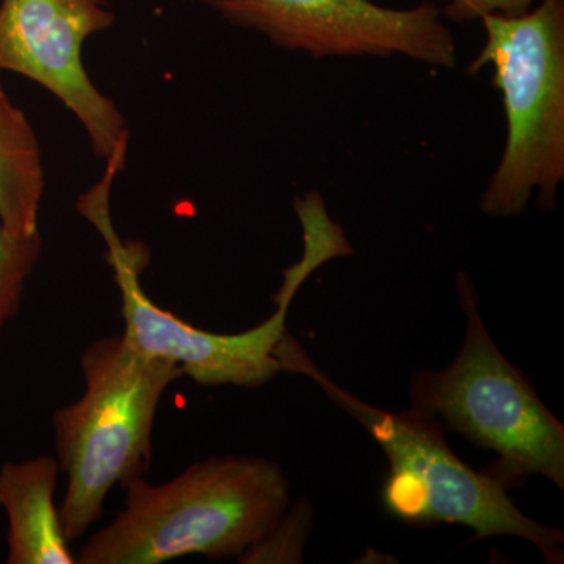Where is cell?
Wrapping results in <instances>:
<instances>
[{
    "label": "cell",
    "instance_id": "277c9868",
    "mask_svg": "<svg viewBox=\"0 0 564 564\" xmlns=\"http://www.w3.org/2000/svg\"><path fill=\"white\" fill-rule=\"evenodd\" d=\"M486 46L469 73L492 65L508 120L507 150L481 209L516 217L532 192L541 209L555 206L564 177V0H541L522 17L481 18Z\"/></svg>",
    "mask_w": 564,
    "mask_h": 564
},
{
    "label": "cell",
    "instance_id": "7c38bea8",
    "mask_svg": "<svg viewBox=\"0 0 564 564\" xmlns=\"http://www.w3.org/2000/svg\"><path fill=\"white\" fill-rule=\"evenodd\" d=\"M534 2L541 0H447L445 14L454 21L481 20L488 14L522 17Z\"/></svg>",
    "mask_w": 564,
    "mask_h": 564
},
{
    "label": "cell",
    "instance_id": "9c48e42d",
    "mask_svg": "<svg viewBox=\"0 0 564 564\" xmlns=\"http://www.w3.org/2000/svg\"><path fill=\"white\" fill-rule=\"evenodd\" d=\"M61 464L41 455L0 467V507L9 519V564H74L54 505Z\"/></svg>",
    "mask_w": 564,
    "mask_h": 564
},
{
    "label": "cell",
    "instance_id": "5b68a950",
    "mask_svg": "<svg viewBox=\"0 0 564 564\" xmlns=\"http://www.w3.org/2000/svg\"><path fill=\"white\" fill-rule=\"evenodd\" d=\"M458 288L466 313L462 350L447 369L413 375L410 410L441 419L470 443L496 452L499 462L486 474L505 486L538 474L563 491V423L492 343L469 281L459 280Z\"/></svg>",
    "mask_w": 564,
    "mask_h": 564
},
{
    "label": "cell",
    "instance_id": "52a82bcc",
    "mask_svg": "<svg viewBox=\"0 0 564 564\" xmlns=\"http://www.w3.org/2000/svg\"><path fill=\"white\" fill-rule=\"evenodd\" d=\"M226 21L269 36L285 50L328 55L403 54L454 68V35L440 9L425 2L410 10L384 9L370 0H206Z\"/></svg>",
    "mask_w": 564,
    "mask_h": 564
},
{
    "label": "cell",
    "instance_id": "ba28073f",
    "mask_svg": "<svg viewBox=\"0 0 564 564\" xmlns=\"http://www.w3.org/2000/svg\"><path fill=\"white\" fill-rule=\"evenodd\" d=\"M113 22L104 0H0V70L21 74L57 96L104 161L129 131L117 104L93 84L82 54L85 41Z\"/></svg>",
    "mask_w": 564,
    "mask_h": 564
},
{
    "label": "cell",
    "instance_id": "8fae6325",
    "mask_svg": "<svg viewBox=\"0 0 564 564\" xmlns=\"http://www.w3.org/2000/svg\"><path fill=\"white\" fill-rule=\"evenodd\" d=\"M41 250L40 232L17 236L0 221V329L20 313L25 284L39 262Z\"/></svg>",
    "mask_w": 564,
    "mask_h": 564
},
{
    "label": "cell",
    "instance_id": "30bf717a",
    "mask_svg": "<svg viewBox=\"0 0 564 564\" xmlns=\"http://www.w3.org/2000/svg\"><path fill=\"white\" fill-rule=\"evenodd\" d=\"M44 185L40 141L0 82V221L10 232H40Z\"/></svg>",
    "mask_w": 564,
    "mask_h": 564
},
{
    "label": "cell",
    "instance_id": "7a4b0ae2",
    "mask_svg": "<svg viewBox=\"0 0 564 564\" xmlns=\"http://www.w3.org/2000/svg\"><path fill=\"white\" fill-rule=\"evenodd\" d=\"M278 358L285 372L306 375L321 386L383 448L391 464L383 502L393 516L413 524L466 525L477 538H522L549 563L563 562L562 530L530 519L508 497L502 481L464 464L445 443L440 423L413 410L389 413L356 399L318 369L289 334Z\"/></svg>",
    "mask_w": 564,
    "mask_h": 564
},
{
    "label": "cell",
    "instance_id": "3957f363",
    "mask_svg": "<svg viewBox=\"0 0 564 564\" xmlns=\"http://www.w3.org/2000/svg\"><path fill=\"white\" fill-rule=\"evenodd\" d=\"M80 366L84 395L52 421L61 473L68 478L58 508L68 541L101 518L115 485L143 477L159 404L184 375L176 362L137 350L122 334L93 343Z\"/></svg>",
    "mask_w": 564,
    "mask_h": 564
},
{
    "label": "cell",
    "instance_id": "6da1fadb",
    "mask_svg": "<svg viewBox=\"0 0 564 564\" xmlns=\"http://www.w3.org/2000/svg\"><path fill=\"white\" fill-rule=\"evenodd\" d=\"M124 508L80 549L79 564H159L243 555L288 513L289 480L265 458H209L172 480L122 485Z\"/></svg>",
    "mask_w": 564,
    "mask_h": 564
},
{
    "label": "cell",
    "instance_id": "8992f818",
    "mask_svg": "<svg viewBox=\"0 0 564 564\" xmlns=\"http://www.w3.org/2000/svg\"><path fill=\"white\" fill-rule=\"evenodd\" d=\"M126 151L107 159L101 180L77 199V210L87 218L107 245L106 259L121 292L126 343L139 351L170 359L182 373L204 386L232 384L258 388L282 372L278 347L284 339L285 317L300 285L322 265L317 252L304 250L302 261L284 272L278 307L272 317L250 332L217 334L196 328L158 306L141 288L140 274L148 262L143 243L126 242L111 221V185L124 166Z\"/></svg>",
    "mask_w": 564,
    "mask_h": 564
}]
</instances>
